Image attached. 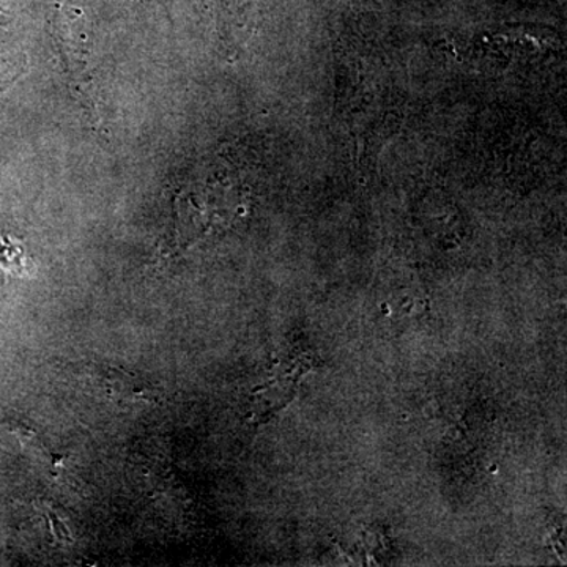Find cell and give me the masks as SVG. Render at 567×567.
Segmentation results:
<instances>
[{"mask_svg": "<svg viewBox=\"0 0 567 567\" xmlns=\"http://www.w3.org/2000/svg\"><path fill=\"white\" fill-rule=\"evenodd\" d=\"M106 386L112 398L118 401L155 402L156 390L148 383L132 374H125L121 369H110L106 374Z\"/></svg>", "mask_w": 567, "mask_h": 567, "instance_id": "obj_1", "label": "cell"}]
</instances>
